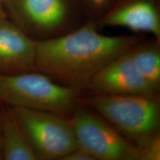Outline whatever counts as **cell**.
Here are the masks:
<instances>
[{
  "mask_svg": "<svg viewBox=\"0 0 160 160\" xmlns=\"http://www.w3.org/2000/svg\"><path fill=\"white\" fill-rule=\"evenodd\" d=\"M97 29L96 22L90 21L58 37L36 40V71L80 90L104 66L139 42L134 36H107Z\"/></svg>",
  "mask_w": 160,
  "mask_h": 160,
  "instance_id": "obj_1",
  "label": "cell"
},
{
  "mask_svg": "<svg viewBox=\"0 0 160 160\" xmlns=\"http://www.w3.org/2000/svg\"><path fill=\"white\" fill-rule=\"evenodd\" d=\"M79 91L77 88L56 82L38 71L0 74V102L12 108L65 116L74 108Z\"/></svg>",
  "mask_w": 160,
  "mask_h": 160,
  "instance_id": "obj_2",
  "label": "cell"
},
{
  "mask_svg": "<svg viewBox=\"0 0 160 160\" xmlns=\"http://www.w3.org/2000/svg\"><path fill=\"white\" fill-rule=\"evenodd\" d=\"M85 103L137 147L159 130L160 105L157 93L95 94Z\"/></svg>",
  "mask_w": 160,
  "mask_h": 160,
  "instance_id": "obj_3",
  "label": "cell"
},
{
  "mask_svg": "<svg viewBox=\"0 0 160 160\" xmlns=\"http://www.w3.org/2000/svg\"><path fill=\"white\" fill-rule=\"evenodd\" d=\"M8 17L35 40L68 32L77 22L80 0H2Z\"/></svg>",
  "mask_w": 160,
  "mask_h": 160,
  "instance_id": "obj_4",
  "label": "cell"
},
{
  "mask_svg": "<svg viewBox=\"0 0 160 160\" xmlns=\"http://www.w3.org/2000/svg\"><path fill=\"white\" fill-rule=\"evenodd\" d=\"M11 108L37 159H62L78 148L71 122L54 112Z\"/></svg>",
  "mask_w": 160,
  "mask_h": 160,
  "instance_id": "obj_5",
  "label": "cell"
},
{
  "mask_svg": "<svg viewBox=\"0 0 160 160\" xmlns=\"http://www.w3.org/2000/svg\"><path fill=\"white\" fill-rule=\"evenodd\" d=\"M70 122L78 146L95 160H139L137 146L93 112L80 108Z\"/></svg>",
  "mask_w": 160,
  "mask_h": 160,
  "instance_id": "obj_6",
  "label": "cell"
},
{
  "mask_svg": "<svg viewBox=\"0 0 160 160\" xmlns=\"http://www.w3.org/2000/svg\"><path fill=\"white\" fill-rule=\"evenodd\" d=\"M88 86L95 94L152 95L157 93L138 71L129 50L100 69L92 78Z\"/></svg>",
  "mask_w": 160,
  "mask_h": 160,
  "instance_id": "obj_7",
  "label": "cell"
},
{
  "mask_svg": "<svg viewBox=\"0 0 160 160\" xmlns=\"http://www.w3.org/2000/svg\"><path fill=\"white\" fill-rule=\"evenodd\" d=\"M97 27H121L152 33L160 39V13L157 0H120L96 22Z\"/></svg>",
  "mask_w": 160,
  "mask_h": 160,
  "instance_id": "obj_8",
  "label": "cell"
},
{
  "mask_svg": "<svg viewBox=\"0 0 160 160\" xmlns=\"http://www.w3.org/2000/svg\"><path fill=\"white\" fill-rule=\"evenodd\" d=\"M36 40L7 18L0 19V74L36 71Z\"/></svg>",
  "mask_w": 160,
  "mask_h": 160,
  "instance_id": "obj_9",
  "label": "cell"
},
{
  "mask_svg": "<svg viewBox=\"0 0 160 160\" xmlns=\"http://www.w3.org/2000/svg\"><path fill=\"white\" fill-rule=\"evenodd\" d=\"M2 159L37 160L11 108L0 102Z\"/></svg>",
  "mask_w": 160,
  "mask_h": 160,
  "instance_id": "obj_10",
  "label": "cell"
},
{
  "mask_svg": "<svg viewBox=\"0 0 160 160\" xmlns=\"http://www.w3.org/2000/svg\"><path fill=\"white\" fill-rule=\"evenodd\" d=\"M138 42L129 49L130 54L142 77L152 88L158 92L160 88L159 40Z\"/></svg>",
  "mask_w": 160,
  "mask_h": 160,
  "instance_id": "obj_11",
  "label": "cell"
},
{
  "mask_svg": "<svg viewBox=\"0 0 160 160\" xmlns=\"http://www.w3.org/2000/svg\"><path fill=\"white\" fill-rule=\"evenodd\" d=\"M139 160L160 159V134L159 132L150 136L137 146Z\"/></svg>",
  "mask_w": 160,
  "mask_h": 160,
  "instance_id": "obj_12",
  "label": "cell"
},
{
  "mask_svg": "<svg viewBox=\"0 0 160 160\" xmlns=\"http://www.w3.org/2000/svg\"><path fill=\"white\" fill-rule=\"evenodd\" d=\"M87 11L93 17H101L110 8L113 0H81Z\"/></svg>",
  "mask_w": 160,
  "mask_h": 160,
  "instance_id": "obj_13",
  "label": "cell"
},
{
  "mask_svg": "<svg viewBox=\"0 0 160 160\" xmlns=\"http://www.w3.org/2000/svg\"><path fill=\"white\" fill-rule=\"evenodd\" d=\"M61 160H95L88 151L78 146L70 153L62 158Z\"/></svg>",
  "mask_w": 160,
  "mask_h": 160,
  "instance_id": "obj_14",
  "label": "cell"
},
{
  "mask_svg": "<svg viewBox=\"0 0 160 160\" xmlns=\"http://www.w3.org/2000/svg\"><path fill=\"white\" fill-rule=\"evenodd\" d=\"M8 14L6 12L5 5H4L2 0H0V19H4V18H7Z\"/></svg>",
  "mask_w": 160,
  "mask_h": 160,
  "instance_id": "obj_15",
  "label": "cell"
},
{
  "mask_svg": "<svg viewBox=\"0 0 160 160\" xmlns=\"http://www.w3.org/2000/svg\"><path fill=\"white\" fill-rule=\"evenodd\" d=\"M0 159H2V153H1V126H0Z\"/></svg>",
  "mask_w": 160,
  "mask_h": 160,
  "instance_id": "obj_16",
  "label": "cell"
}]
</instances>
